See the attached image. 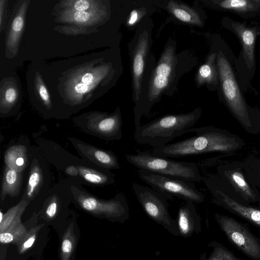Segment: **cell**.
<instances>
[{"label": "cell", "instance_id": "6da1fadb", "mask_svg": "<svg viewBox=\"0 0 260 260\" xmlns=\"http://www.w3.org/2000/svg\"><path fill=\"white\" fill-rule=\"evenodd\" d=\"M217 51L219 101L248 133H260V110L249 106L241 90L235 68L233 52L219 35L213 37Z\"/></svg>", "mask_w": 260, "mask_h": 260}, {"label": "cell", "instance_id": "7a4b0ae2", "mask_svg": "<svg viewBox=\"0 0 260 260\" xmlns=\"http://www.w3.org/2000/svg\"><path fill=\"white\" fill-rule=\"evenodd\" d=\"M191 137L154 148L152 153L165 157H181L211 152L232 153L241 149L244 140L239 136L212 126L192 127L187 133Z\"/></svg>", "mask_w": 260, "mask_h": 260}, {"label": "cell", "instance_id": "3957f363", "mask_svg": "<svg viewBox=\"0 0 260 260\" xmlns=\"http://www.w3.org/2000/svg\"><path fill=\"white\" fill-rule=\"evenodd\" d=\"M221 23L223 27L235 35L241 44L235 64L241 90L244 93L253 92L255 90L251 82L256 71L255 46L260 35V25L236 21L226 16L222 18Z\"/></svg>", "mask_w": 260, "mask_h": 260}, {"label": "cell", "instance_id": "277c9868", "mask_svg": "<svg viewBox=\"0 0 260 260\" xmlns=\"http://www.w3.org/2000/svg\"><path fill=\"white\" fill-rule=\"evenodd\" d=\"M199 108L181 114H169L140 126L135 131L136 141L154 148L161 147L175 138L187 133L201 116Z\"/></svg>", "mask_w": 260, "mask_h": 260}, {"label": "cell", "instance_id": "5b68a950", "mask_svg": "<svg viewBox=\"0 0 260 260\" xmlns=\"http://www.w3.org/2000/svg\"><path fill=\"white\" fill-rule=\"evenodd\" d=\"M136 154L124 155L126 160L138 169H144L155 173L172 176L190 182H200L203 177L197 164L179 161L152 152L137 150Z\"/></svg>", "mask_w": 260, "mask_h": 260}, {"label": "cell", "instance_id": "8992f818", "mask_svg": "<svg viewBox=\"0 0 260 260\" xmlns=\"http://www.w3.org/2000/svg\"><path fill=\"white\" fill-rule=\"evenodd\" d=\"M178 59L173 45H168L162 53L155 68L151 73L147 98L135 114L136 129L141 126V118L147 115L152 106L168 89L176 77Z\"/></svg>", "mask_w": 260, "mask_h": 260}, {"label": "cell", "instance_id": "52a82bcc", "mask_svg": "<svg viewBox=\"0 0 260 260\" xmlns=\"http://www.w3.org/2000/svg\"><path fill=\"white\" fill-rule=\"evenodd\" d=\"M216 171L225 190L233 198L246 205L260 202V192L248 179L242 161L222 162Z\"/></svg>", "mask_w": 260, "mask_h": 260}, {"label": "cell", "instance_id": "ba28073f", "mask_svg": "<svg viewBox=\"0 0 260 260\" xmlns=\"http://www.w3.org/2000/svg\"><path fill=\"white\" fill-rule=\"evenodd\" d=\"M71 192L77 204L86 211L113 222L123 223L129 218V207L125 196L117 193L113 198L103 200L74 186Z\"/></svg>", "mask_w": 260, "mask_h": 260}, {"label": "cell", "instance_id": "9c48e42d", "mask_svg": "<svg viewBox=\"0 0 260 260\" xmlns=\"http://www.w3.org/2000/svg\"><path fill=\"white\" fill-rule=\"evenodd\" d=\"M137 173L142 181L162 194L167 200H173L176 197L196 204L205 201L204 195L196 188L192 182L144 169H138Z\"/></svg>", "mask_w": 260, "mask_h": 260}, {"label": "cell", "instance_id": "30bf717a", "mask_svg": "<svg viewBox=\"0 0 260 260\" xmlns=\"http://www.w3.org/2000/svg\"><path fill=\"white\" fill-rule=\"evenodd\" d=\"M210 191L211 202L247 221L260 229V202L256 205H246L233 198L225 190L217 175L202 177Z\"/></svg>", "mask_w": 260, "mask_h": 260}, {"label": "cell", "instance_id": "8fae6325", "mask_svg": "<svg viewBox=\"0 0 260 260\" xmlns=\"http://www.w3.org/2000/svg\"><path fill=\"white\" fill-rule=\"evenodd\" d=\"M132 187L147 215L173 236H179L177 222L170 216L167 199L153 188L137 183H133Z\"/></svg>", "mask_w": 260, "mask_h": 260}, {"label": "cell", "instance_id": "7c38bea8", "mask_svg": "<svg viewBox=\"0 0 260 260\" xmlns=\"http://www.w3.org/2000/svg\"><path fill=\"white\" fill-rule=\"evenodd\" d=\"M214 219L228 240L252 260H260V239L247 225L232 217L215 213Z\"/></svg>", "mask_w": 260, "mask_h": 260}, {"label": "cell", "instance_id": "4fadbf2b", "mask_svg": "<svg viewBox=\"0 0 260 260\" xmlns=\"http://www.w3.org/2000/svg\"><path fill=\"white\" fill-rule=\"evenodd\" d=\"M75 123L85 133L106 141L119 140L122 137V121L119 108L111 114H85L75 120Z\"/></svg>", "mask_w": 260, "mask_h": 260}, {"label": "cell", "instance_id": "5bb4252c", "mask_svg": "<svg viewBox=\"0 0 260 260\" xmlns=\"http://www.w3.org/2000/svg\"><path fill=\"white\" fill-rule=\"evenodd\" d=\"M148 32L144 31L138 38L132 56V74L134 100L139 102L141 93L142 82L145 70V63L150 46Z\"/></svg>", "mask_w": 260, "mask_h": 260}, {"label": "cell", "instance_id": "9a60e30c", "mask_svg": "<svg viewBox=\"0 0 260 260\" xmlns=\"http://www.w3.org/2000/svg\"><path fill=\"white\" fill-rule=\"evenodd\" d=\"M109 68L104 67L101 69L83 70L75 75L70 81L69 93L74 100H79L89 93L98 86L99 83L107 75Z\"/></svg>", "mask_w": 260, "mask_h": 260}, {"label": "cell", "instance_id": "2e32d148", "mask_svg": "<svg viewBox=\"0 0 260 260\" xmlns=\"http://www.w3.org/2000/svg\"><path fill=\"white\" fill-rule=\"evenodd\" d=\"M69 140L82 157L107 170L119 169L120 165L116 155L111 151L86 144L73 138Z\"/></svg>", "mask_w": 260, "mask_h": 260}, {"label": "cell", "instance_id": "e0dca14e", "mask_svg": "<svg viewBox=\"0 0 260 260\" xmlns=\"http://www.w3.org/2000/svg\"><path fill=\"white\" fill-rule=\"evenodd\" d=\"M204 2L212 9L231 12L244 19L260 17V0H208Z\"/></svg>", "mask_w": 260, "mask_h": 260}, {"label": "cell", "instance_id": "ac0fdd59", "mask_svg": "<svg viewBox=\"0 0 260 260\" xmlns=\"http://www.w3.org/2000/svg\"><path fill=\"white\" fill-rule=\"evenodd\" d=\"M179 236L188 238L202 231L201 217L191 202L179 208L176 219Z\"/></svg>", "mask_w": 260, "mask_h": 260}, {"label": "cell", "instance_id": "d6986e66", "mask_svg": "<svg viewBox=\"0 0 260 260\" xmlns=\"http://www.w3.org/2000/svg\"><path fill=\"white\" fill-rule=\"evenodd\" d=\"M210 53L205 63L198 70L196 81L198 86L205 85L210 90H217L219 77L217 65V51L213 41Z\"/></svg>", "mask_w": 260, "mask_h": 260}, {"label": "cell", "instance_id": "ffe728a7", "mask_svg": "<svg viewBox=\"0 0 260 260\" xmlns=\"http://www.w3.org/2000/svg\"><path fill=\"white\" fill-rule=\"evenodd\" d=\"M169 11L183 22L199 26L204 25L203 19L196 10L176 1H170L167 5Z\"/></svg>", "mask_w": 260, "mask_h": 260}, {"label": "cell", "instance_id": "44dd1931", "mask_svg": "<svg viewBox=\"0 0 260 260\" xmlns=\"http://www.w3.org/2000/svg\"><path fill=\"white\" fill-rule=\"evenodd\" d=\"M22 172H18L6 166L2 180L1 201L7 195L14 197L18 196L22 185Z\"/></svg>", "mask_w": 260, "mask_h": 260}, {"label": "cell", "instance_id": "7402d4cb", "mask_svg": "<svg viewBox=\"0 0 260 260\" xmlns=\"http://www.w3.org/2000/svg\"><path fill=\"white\" fill-rule=\"evenodd\" d=\"M79 175L85 181L93 185L104 186L115 183L114 175L109 170L99 171L82 166H76Z\"/></svg>", "mask_w": 260, "mask_h": 260}, {"label": "cell", "instance_id": "603a6c76", "mask_svg": "<svg viewBox=\"0 0 260 260\" xmlns=\"http://www.w3.org/2000/svg\"><path fill=\"white\" fill-rule=\"evenodd\" d=\"M6 166L18 172H22L28 165L26 148L21 145H15L9 148L4 156Z\"/></svg>", "mask_w": 260, "mask_h": 260}, {"label": "cell", "instance_id": "cb8c5ba5", "mask_svg": "<svg viewBox=\"0 0 260 260\" xmlns=\"http://www.w3.org/2000/svg\"><path fill=\"white\" fill-rule=\"evenodd\" d=\"M29 201L24 193L21 201L5 213L0 212V233L5 232L14 222L20 220L21 216Z\"/></svg>", "mask_w": 260, "mask_h": 260}, {"label": "cell", "instance_id": "d4e9b609", "mask_svg": "<svg viewBox=\"0 0 260 260\" xmlns=\"http://www.w3.org/2000/svg\"><path fill=\"white\" fill-rule=\"evenodd\" d=\"M43 181L42 170L38 162L35 161L31 164L28 178L26 191V198L30 202L38 194Z\"/></svg>", "mask_w": 260, "mask_h": 260}, {"label": "cell", "instance_id": "484cf974", "mask_svg": "<svg viewBox=\"0 0 260 260\" xmlns=\"http://www.w3.org/2000/svg\"><path fill=\"white\" fill-rule=\"evenodd\" d=\"M208 246L211 249L210 253L209 254L205 252L203 253L200 256V260H243L216 241H210Z\"/></svg>", "mask_w": 260, "mask_h": 260}, {"label": "cell", "instance_id": "4316f807", "mask_svg": "<svg viewBox=\"0 0 260 260\" xmlns=\"http://www.w3.org/2000/svg\"><path fill=\"white\" fill-rule=\"evenodd\" d=\"M26 226L20 220L12 224L5 232L0 233V241L2 244L12 243L16 244L27 233Z\"/></svg>", "mask_w": 260, "mask_h": 260}, {"label": "cell", "instance_id": "83f0119b", "mask_svg": "<svg viewBox=\"0 0 260 260\" xmlns=\"http://www.w3.org/2000/svg\"><path fill=\"white\" fill-rule=\"evenodd\" d=\"M97 11H76L68 9L63 12L62 19L64 21L72 22L78 24H87L96 20L98 15Z\"/></svg>", "mask_w": 260, "mask_h": 260}, {"label": "cell", "instance_id": "f1b7e54d", "mask_svg": "<svg viewBox=\"0 0 260 260\" xmlns=\"http://www.w3.org/2000/svg\"><path fill=\"white\" fill-rule=\"evenodd\" d=\"M25 7L14 17L11 27L7 41L9 49H17V46L24 27Z\"/></svg>", "mask_w": 260, "mask_h": 260}, {"label": "cell", "instance_id": "f546056e", "mask_svg": "<svg viewBox=\"0 0 260 260\" xmlns=\"http://www.w3.org/2000/svg\"><path fill=\"white\" fill-rule=\"evenodd\" d=\"M242 163L249 180L260 189V156H250Z\"/></svg>", "mask_w": 260, "mask_h": 260}, {"label": "cell", "instance_id": "4dcf8cb0", "mask_svg": "<svg viewBox=\"0 0 260 260\" xmlns=\"http://www.w3.org/2000/svg\"><path fill=\"white\" fill-rule=\"evenodd\" d=\"M77 241V236L73 227L70 225L62 238L60 247L61 260H69L73 253Z\"/></svg>", "mask_w": 260, "mask_h": 260}, {"label": "cell", "instance_id": "1f68e13d", "mask_svg": "<svg viewBox=\"0 0 260 260\" xmlns=\"http://www.w3.org/2000/svg\"><path fill=\"white\" fill-rule=\"evenodd\" d=\"M43 224H39L30 229L27 233L16 244L19 253H23L30 248L34 244L37 234Z\"/></svg>", "mask_w": 260, "mask_h": 260}, {"label": "cell", "instance_id": "d6a6232c", "mask_svg": "<svg viewBox=\"0 0 260 260\" xmlns=\"http://www.w3.org/2000/svg\"><path fill=\"white\" fill-rule=\"evenodd\" d=\"M69 4H66L69 6L68 9L73 10L76 11L84 12L89 11H97L94 9V5L93 4V1L87 0H78L75 1H70Z\"/></svg>", "mask_w": 260, "mask_h": 260}, {"label": "cell", "instance_id": "836d02e7", "mask_svg": "<svg viewBox=\"0 0 260 260\" xmlns=\"http://www.w3.org/2000/svg\"><path fill=\"white\" fill-rule=\"evenodd\" d=\"M58 205L56 198H52L50 201H49L45 209V216L51 219L55 217L58 211Z\"/></svg>", "mask_w": 260, "mask_h": 260}, {"label": "cell", "instance_id": "e575fe53", "mask_svg": "<svg viewBox=\"0 0 260 260\" xmlns=\"http://www.w3.org/2000/svg\"><path fill=\"white\" fill-rule=\"evenodd\" d=\"M37 89L39 95L45 105L49 107L51 106V103L49 93L46 87L41 81H38L37 83Z\"/></svg>", "mask_w": 260, "mask_h": 260}, {"label": "cell", "instance_id": "d590c367", "mask_svg": "<svg viewBox=\"0 0 260 260\" xmlns=\"http://www.w3.org/2000/svg\"><path fill=\"white\" fill-rule=\"evenodd\" d=\"M17 93L16 89L13 87L8 88L5 91L4 95L5 104L12 105L16 100Z\"/></svg>", "mask_w": 260, "mask_h": 260}, {"label": "cell", "instance_id": "8d00e7d4", "mask_svg": "<svg viewBox=\"0 0 260 260\" xmlns=\"http://www.w3.org/2000/svg\"><path fill=\"white\" fill-rule=\"evenodd\" d=\"M142 15V13L139 10H133L130 14L128 19L127 24L129 25H132L136 24L140 19Z\"/></svg>", "mask_w": 260, "mask_h": 260}, {"label": "cell", "instance_id": "74e56055", "mask_svg": "<svg viewBox=\"0 0 260 260\" xmlns=\"http://www.w3.org/2000/svg\"><path fill=\"white\" fill-rule=\"evenodd\" d=\"M65 173L72 177H77L79 175V172L76 166L71 165L65 169Z\"/></svg>", "mask_w": 260, "mask_h": 260}, {"label": "cell", "instance_id": "f35d334b", "mask_svg": "<svg viewBox=\"0 0 260 260\" xmlns=\"http://www.w3.org/2000/svg\"><path fill=\"white\" fill-rule=\"evenodd\" d=\"M259 60H260V52H259Z\"/></svg>", "mask_w": 260, "mask_h": 260}]
</instances>
